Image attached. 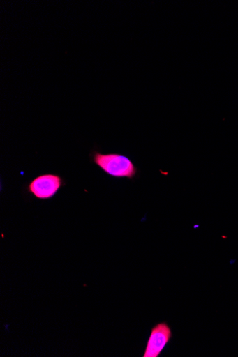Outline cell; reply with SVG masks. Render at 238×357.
<instances>
[{
	"label": "cell",
	"mask_w": 238,
	"mask_h": 357,
	"mask_svg": "<svg viewBox=\"0 0 238 357\" xmlns=\"http://www.w3.org/2000/svg\"><path fill=\"white\" fill-rule=\"evenodd\" d=\"M91 156L93 163L110 176L133 180L138 174L137 167L125 155L94 151Z\"/></svg>",
	"instance_id": "6da1fadb"
},
{
	"label": "cell",
	"mask_w": 238,
	"mask_h": 357,
	"mask_svg": "<svg viewBox=\"0 0 238 357\" xmlns=\"http://www.w3.org/2000/svg\"><path fill=\"white\" fill-rule=\"evenodd\" d=\"M64 185L63 178L59 175L46 174L34 178L28 185V192L40 200L53 198Z\"/></svg>",
	"instance_id": "7a4b0ae2"
},
{
	"label": "cell",
	"mask_w": 238,
	"mask_h": 357,
	"mask_svg": "<svg viewBox=\"0 0 238 357\" xmlns=\"http://www.w3.org/2000/svg\"><path fill=\"white\" fill-rule=\"evenodd\" d=\"M172 336L171 328L165 322L156 324L147 342L144 357H158Z\"/></svg>",
	"instance_id": "3957f363"
}]
</instances>
